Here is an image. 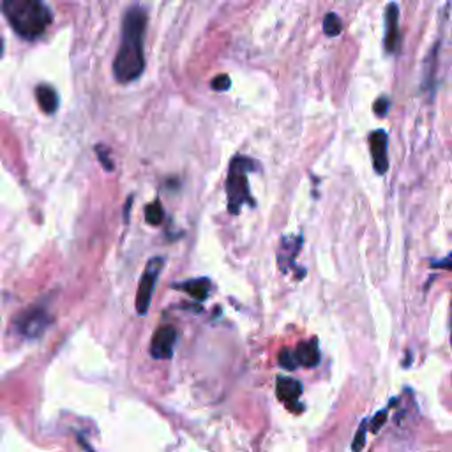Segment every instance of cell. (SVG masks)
Instances as JSON below:
<instances>
[{"mask_svg":"<svg viewBox=\"0 0 452 452\" xmlns=\"http://www.w3.org/2000/svg\"><path fill=\"white\" fill-rule=\"evenodd\" d=\"M145 30H147V11L142 6L129 8L122 20L121 48L114 60V74L118 83H131L144 74Z\"/></svg>","mask_w":452,"mask_h":452,"instance_id":"6da1fadb","label":"cell"},{"mask_svg":"<svg viewBox=\"0 0 452 452\" xmlns=\"http://www.w3.org/2000/svg\"><path fill=\"white\" fill-rule=\"evenodd\" d=\"M0 6L15 32L30 41L44 34L53 20L44 0H0Z\"/></svg>","mask_w":452,"mask_h":452,"instance_id":"7a4b0ae2","label":"cell"},{"mask_svg":"<svg viewBox=\"0 0 452 452\" xmlns=\"http://www.w3.org/2000/svg\"><path fill=\"white\" fill-rule=\"evenodd\" d=\"M256 168H260L258 161L247 158V156H235L230 163L224 188H226V195H228V210L232 216H237L240 212L244 203H247L249 207L256 205V202L251 196L249 180H247V175Z\"/></svg>","mask_w":452,"mask_h":452,"instance_id":"3957f363","label":"cell"},{"mask_svg":"<svg viewBox=\"0 0 452 452\" xmlns=\"http://www.w3.org/2000/svg\"><path fill=\"white\" fill-rule=\"evenodd\" d=\"M163 265H165V258L158 256L149 260L147 267H145V273L142 276L140 283H138V292H137V313L138 315H147L149 308H151L152 294H154L156 283H158V278L163 270Z\"/></svg>","mask_w":452,"mask_h":452,"instance_id":"277c9868","label":"cell"},{"mask_svg":"<svg viewBox=\"0 0 452 452\" xmlns=\"http://www.w3.org/2000/svg\"><path fill=\"white\" fill-rule=\"evenodd\" d=\"M177 339V329L172 325H163L154 332L151 341V355L158 360H168L173 357V350H175Z\"/></svg>","mask_w":452,"mask_h":452,"instance_id":"5b68a950","label":"cell"},{"mask_svg":"<svg viewBox=\"0 0 452 452\" xmlns=\"http://www.w3.org/2000/svg\"><path fill=\"white\" fill-rule=\"evenodd\" d=\"M18 331L27 338H37L44 332V329L50 325V315L44 309L34 308L30 311L23 313L16 320Z\"/></svg>","mask_w":452,"mask_h":452,"instance_id":"8992f818","label":"cell"},{"mask_svg":"<svg viewBox=\"0 0 452 452\" xmlns=\"http://www.w3.org/2000/svg\"><path fill=\"white\" fill-rule=\"evenodd\" d=\"M387 145H389V138L387 132L382 129H376L369 135V147H371L373 156V166L378 175H385L389 170V154H387Z\"/></svg>","mask_w":452,"mask_h":452,"instance_id":"52a82bcc","label":"cell"},{"mask_svg":"<svg viewBox=\"0 0 452 452\" xmlns=\"http://www.w3.org/2000/svg\"><path fill=\"white\" fill-rule=\"evenodd\" d=\"M385 52L396 53L399 52L401 32H399V8L396 2H390L385 9Z\"/></svg>","mask_w":452,"mask_h":452,"instance_id":"ba28073f","label":"cell"},{"mask_svg":"<svg viewBox=\"0 0 452 452\" xmlns=\"http://www.w3.org/2000/svg\"><path fill=\"white\" fill-rule=\"evenodd\" d=\"M302 246V237L292 235L283 237L280 244V253H278V261H280V268L283 273H288V268L294 265L295 256L299 254Z\"/></svg>","mask_w":452,"mask_h":452,"instance_id":"9c48e42d","label":"cell"},{"mask_svg":"<svg viewBox=\"0 0 452 452\" xmlns=\"http://www.w3.org/2000/svg\"><path fill=\"white\" fill-rule=\"evenodd\" d=\"M302 394V385L301 382H297L295 378H290V376H280L276 382V396L278 399L283 401L290 409L292 404L297 403L299 397Z\"/></svg>","mask_w":452,"mask_h":452,"instance_id":"30bf717a","label":"cell"},{"mask_svg":"<svg viewBox=\"0 0 452 452\" xmlns=\"http://www.w3.org/2000/svg\"><path fill=\"white\" fill-rule=\"evenodd\" d=\"M295 359H297V366H304V368H313L320 362V348H318V341L316 339H309V341H302L297 348L294 350Z\"/></svg>","mask_w":452,"mask_h":452,"instance_id":"8fae6325","label":"cell"},{"mask_svg":"<svg viewBox=\"0 0 452 452\" xmlns=\"http://www.w3.org/2000/svg\"><path fill=\"white\" fill-rule=\"evenodd\" d=\"M173 287L186 292V294H189L195 301L198 302L205 301V299L210 295V290H212V283H210L209 278H196V280L180 281V283H175Z\"/></svg>","mask_w":452,"mask_h":452,"instance_id":"7c38bea8","label":"cell"},{"mask_svg":"<svg viewBox=\"0 0 452 452\" xmlns=\"http://www.w3.org/2000/svg\"><path fill=\"white\" fill-rule=\"evenodd\" d=\"M36 97H37V103H39L41 110H43L44 114L52 115V114H55L57 108H59V96H57L55 88L50 87V85H46V83L37 85Z\"/></svg>","mask_w":452,"mask_h":452,"instance_id":"4fadbf2b","label":"cell"},{"mask_svg":"<svg viewBox=\"0 0 452 452\" xmlns=\"http://www.w3.org/2000/svg\"><path fill=\"white\" fill-rule=\"evenodd\" d=\"M145 219H147V223L152 224V226H158V224L163 223V219H165V210H163V205L159 200H154L152 203H149L147 209H145Z\"/></svg>","mask_w":452,"mask_h":452,"instance_id":"5bb4252c","label":"cell"},{"mask_svg":"<svg viewBox=\"0 0 452 452\" xmlns=\"http://www.w3.org/2000/svg\"><path fill=\"white\" fill-rule=\"evenodd\" d=\"M341 30H343V23H341V20H339V16L336 15V13H329L324 20L325 36L336 37L341 34Z\"/></svg>","mask_w":452,"mask_h":452,"instance_id":"9a60e30c","label":"cell"},{"mask_svg":"<svg viewBox=\"0 0 452 452\" xmlns=\"http://www.w3.org/2000/svg\"><path fill=\"white\" fill-rule=\"evenodd\" d=\"M280 366L287 371H294L297 368V359H295L294 350L290 348H283L280 352Z\"/></svg>","mask_w":452,"mask_h":452,"instance_id":"2e32d148","label":"cell"},{"mask_svg":"<svg viewBox=\"0 0 452 452\" xmlns=\"http://www.w3.org/2000/svg\"><path fill=\"white\" fill-rule=\"evenodd\" d=\"M366 433H368V419H364L362 423H360L359 431H357L355 438H353V441H352V451L353 452H360L362 448H364Z\"/></svg>","mask_w":452,"mask_h":452,"instance_id":"e0dca14e","label":"cell"},{"mask_svg":"<svg viewBox=\"0 0 452 452\" xmlns=\"http://www.w3.org/2000/svg\"><path fill=\"white\" fill-rule=\"evenodd\" d=\"M389 108H390V101L387 96H380L378 100L375 101V104H373V110H375V114L378 115V117H387Z\"/></svg>","mask_w":452,"mask_h":452,"instance_id":"ac0fdd59","label":"cell"},{"mask_svg":"<svg viewBox=\"0 0 452 452\" xmlns=\"http://www.w3.org/2000/svg\"><path fill=\"white\" fill-rule=\"evenodd\" d=\"M230 83H232L230 76H226V74H217V76L210 81V87H212L214 90H217V93H223V90H228Z\"/></svg>","mask_w":452,"mask_h":452,"instance_id":"d6986e66","label":"cell"},{"mask_svg":"<svg viewBox=\"0 0 452 452\" xmlns=\"http://www.w3.org/2000/svg\"><path fill=\"white\" fill-rule=\"evenodd\" d=\"M387 416H389V409H385V410H382V412H378L375 416V419L369 420L368 426L371 427V433H378L380 427H382L383 424L387 423Z\"/></svg>","mask_w":452,"mask_h":452,"instance_id":"ffe728a7","label":"cell"},{"mask_svg":"<svg viewBox=\"0 0 452 452\" xmlns=\"http://www.w3.org/2000/svg\"><path fill=\"white\" fill-rule=\"evenodd\" d=\"M96 152H97V158H100L101 165L104 166V170H107V172H111V170H114V163H111L110 158H108V149L103 147V145H97Z\"/></svg>","mask_w":452,"mask_h":452,"instance_id":"44dd1931","label":"cell"},{"mask_svg":"<svg viewBox=\"0 0 452 452\" xmlns=\"http://www.w3.org/2000/svg\"><path fill=\"white\" fill-rule=\"evenodd\" d=\"M431 267H441V268H445V270H448V268H451V256H445L444 260H434L433 263H431Z\"/></svg>","mask_w":452,"mask_h":452,"instance_id":"7402d4cb","label":"cell"},{"mask_svg":"<svg viewBox=\"0 0 452 452\" xmlns=\"http://www.w3.org/2000/svg\"><path fill=\"white\" fill-rule=\"evenodd\" d=\"M131 203H132V196H129L128 203H125V209H124V221H128L129 210H131Z\"/></svg>","mask_w":452,"mask_h":452,"instance_id":"603a6c76","label":"cell"},{"mask_svg":"<svg viewBox=\"0 0 452 452\" xmlns=\"http://www.w3.org/2000/svg\"><path fill=\"white\" fill-rule=\"evenodd\" d=\"M2 52H4V43L0 41V57H2Z\"/></svg>","mask_w":452,"mask_h":452,"instance_id":"cb8c5ba5","label":"cell"},{"mask_svg":"<svg viewBox=\"0 0 452 452\" xmlns=\"http://www.w3.org/2000/svg\"><path fill=\"white\" fill-rule=\"evenodd\" d=\"M83 447H85V448H87V451H88V452H93V451H90V448H88V445H87V444H83Z\"/></svg>","mask_w":452,"mask_h":452,"instance_id":"d4e9b609","label":"cell"}]
</instances>
